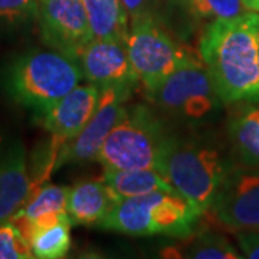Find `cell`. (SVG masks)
<instances>
[{
  "label": "cell",
  "mask_w": 259,
  "mask_h": 259,
  "mask_svg": "<svg viewBox=\"0 0 259 259\" xmlns=\"http://www.w3.org/2000/svg\"><path fill=\"white\" fill-rule=\"evenodd\" d=\"M259 13L214 19L199 40V56L223 104L259 102Z\"/></svg>",
  "instance_id": "6da1fadb"
},
{
  "label": "cell",
  "mask_w": 259,
  "mask_h": 259,
  "mask_svg": "<svg viewBox=\"0 0 259 259\" xmlns=\"http://www.w3.org/2000/svg\"><path fill=\"white\" fill-rule=\"evenodd\" d=\"M232 164L212 144L168 136L156 171L204 213L210 209Z\"/></svg>",
  "instance_id": "7a4b0ae2"
},
{
  "label": "cell",
  "mask_w": 259,
  "mask_h": 259,
  "mask_svg": "<svg viewBox=\"0 0 259 259\" xmlns=\"http://www.w3.org/2000/svg\"><path fill=\"white\" fill-rule=\"evenodd\" d=\"M83 79L78 61L59 51H30L16 58L5 72L6 91L36 114L49 110Z\"/></svg>",
  "instance_id": "3957f363"
},
{
  "label": "cell",
  "mask_w": 259,
  "mask_h": 259,
  "mask_svg": "<svg viewBox=\"0 0 259 259\" xmlns=\"http://www.w3.org/2000/svg\"><path fill=\"white\" fill-rule=\"evenodd\" d=\"M202 214L175 189L157 190L115 202L100 228L133 236L186 238L193 233Z\"/></svg>",
  "instance_id": "277c9868"
},
{
  "label": "cell",
  "mask_w": 259,
  "mask_h": 259,
  "mask_svg": "<svg viewBox=\"0 0 259 259\" xmlns=\"http://www.w3.org/2000/svg\"><path fill=\"white\" fill-rule=\"evenodd\" d=\"M168 134L161 120L146 105L127 108L95 157L104 170H156Z\"/></svg>",
  "instance_id": "5b68a950"
},
{
  "label": "cell",
  "mask_w": 259,
  "mask_h": 259,
  "mask_svg": "<svg viewBox=\"0 0 259 259\" xmlns=\"http://www.w3.org/2000/svg\"><path fill=\"white\" fill-rule=\"evenodd\" d=\"M125 47L131 66L146 93L153 91L179 65L192 56L150 13L131 18Z\"/></svg>",
  "instance_id": "8992f818"
},
{
  "label": "cell",
  "mask_w": 259,
  "mask_h": 259,
  "mask_svg": "<svg viewBox=\"0 0 259 259\" xmlns=\"http://www.w3.org/2000/svg\"><path fill=\"white\" fill-rule=\"evenodd\" d=\"M164 111L183 118H203L223 104L203 61L190 56L147 93Z\"/></svg>",
  "instance_id": "52a82bcc"
},
{
  "label": "cell",
  "mask_w": 259,
  "mask_h": 259,
  "mask_svg": "<svg viewBox=\"0 0 259 259\" xmlns=\"http://www.w3.org/2000/svg\"><path fill=\"white\" fill-rule=\"evenodd\" d=\"M209 212L232 231H259V168L232 164Z\"/></svg>",
  "instance_id": "ba28073f"
},
{
  "label": "cell",
  "mask_w": 259,
  "mask_h": 259,
  "mask_svg": "<svg viewBox=\"0 0 259 259\" xmlns=\"http://www.w3.org/2000/svg\"><path fill=\"white\" fill-rule=\"evenodd\" d=\"M130 94V91L121 88L100 90L97 110L81 133L62 144L56 160V168L66 163L81 164L95 160L107 136L127 111L125 101L128 100Z\"/></svg>",
  "instance_id": "9c48e42d"
},
{
  "label": "cell",
  "mask_w": 259,
  "mask_h": 259,
  "mask_svg": "<svg viewBox=\"0 0 259 259\" xmlns=\"http://www.w3.org/2000/svg\"><path fill=\"white\" fill-rule=\"evenodd\" d=\"M36 18L42 40L74 59L93 39L83 0H37Z\"/></svg>",
  "instance_id": "30bf717a"
},
{
  "label": "cell",
  "mask_w": 259,
  "mask_h": 259,
  "mask_svg": "<svg viewBox=\"0 0 259 259\" xmlns=\"http://www.w3.org/2000/svg\"><path fill=\"white\" fill-rule=\"evenodd\" d=\"M76 61L83 79L97 85L100 90L121 88L131 93L140 82L124 42L91 39L79 51Z\"/></svg>",
  "instance_id": "8fae6325"
},
{
  "label": "cell",
  "mask_w": 259,
  "mask_h": 259,
  "mask_svg": "<svg viewBox=\"0 0 259 259\" xmlns=\"http://www.w3.org/2000/svg\"><path fill=\"white\" fill-rule=\"evenodd\" d=\"M100 100V88L94 83L76 85L72 91L40 114L42 125L52 137L69 141L76 137L93 117Z\"/></svg>",
  "instance_id": "7c38bea8"
},
{
  "label": "cell",
  "mask_w": 259,
  "mask_h": 259,
  "mask_svg": "<svg viewBox=\"0 0 259 259\" xmlns=\"http://www.w3.org/2000/svg\"><path fill=\"white\" fill-rule=\"evenodd\" d=\"M30 196L26 153L20 141L0 148V223L18 213Z\"/></svg>",
  "instance_id": "4fadbf2b"
},
{
  "label": "cell",
  "mask_w": 259,
  "mask_h": 259,
  "mask_svg": "<svg viewBox=\"0 0 259 259\" xmlns=\"http://www.w3.org/2000/svg\"><path fill=\"white\" fill-rule=\"evenodd\" d=\"M115 204V199L102 180H87L69 187L66 212L72 225L100 226Z\"/></svg>",
  "instance_id": "5bb4252c"
},
{
  "label": "cell",
  "mask_w": 259,
  "mask_h": 259,
  "mask_svg": "<svg viewBox=\"0 0 259 259\" xmlns=\"http://www.w3.org/2000/svg\"><path fill=\"white\" fill-rule=\"evenodd\" d=\"M83 6L93 39L125 44L130 16L121 0H83Z\"/></svg>",
  "instance_id": "9a60e30c"
},
{
  "label": "cell",
  "mask_w": 259,
  "mask_h": 259,
  "mask_svg": "<svg viewBox=\"0 0 259 259\" xmlns=\"http://www.w3.org/2000/svg\"><path fill=\"white\" fill-rule=\"evenodd\" d=\"M104 182L114 196L115 202L153 193L157 190H173L171 185L156 170H107Z\"/></svg>",
  "instance_id": "2e32d148"
},
{
  "label": "cell",
  "mask_w": 259,
  "mask_h": 259,
  "mask_svg": "<svg viewBox=\"0 0 259 259\" xmlns=\"http://www.w3.org/2000/svg\"><path fill=\"white\" fill-rule=\"evenodd\" d=\"M229 140L242 164L259 168V107L248 102L229 124Z\"/></svg>",
  "instance_id": "e0dca14e"
},
{
  "label": "cell",
  "mask_w": 259,
  "mask_h": 259,
  "mask_svg": "<svg viewBox=\"0 0 259 259\" xmlns=\"http://www.w3.org/2000/svg\"><path fill=\"white\" fill-rule=\"evenodd\" d=\"M71 219L66 218L56 225L35 229L30 235V249L35 258L59 259L71 249Z\"/></svg>",
  "instance_id": "ac0fdd59"
},
{
  "label": "cell",
  "mask_w": 259,
  "mask_h": 259,
  "mask_svg": "<svg viewBox=\"0 0 259 259\" xmlns=\"http://www.w3.org/2000/svg\"><path fill=\"white\" fill-rule=\"evenodd\" d=\"M69 187L55 185H44L29 196L28 202L19 210L29 222L42 214L54 212H66Z\"/></svg>",
  "instance_id": "d6986e66"
},
{
  "label": "cell",
  "mask_w": 259,
  "mask_h": 259,
  "mask_svg": "<svg viewBox=\"0 0 259 259\" xmlns=\"http://www.w3.org/2000/svg\"><path fill=\"white\" fill-rule=\"evenodd\" d=\"M187 258L196 259H239L243 255L225 236L204 232L194 239L186 252Z\"/></svg>",
  "instance_id": "ffe728a7"
},
{
  "label": "cell",
  "mask_w": 259,
  "mask_h": 259,
  "mask_svg": "<svg viewBox=\"0 0 259 259\" xmlns=\"http://www.w3.org/2000/svg\"><path fill=\"white\" fill-rule=\"evenodd\" d=\"M190 12L200 19H231L248 12L242 0H187Z\"/></svg>",
  "instance_id": "44dd1931"
},
{
  "label": "cell",
  "mask_w": 259,
  "mask_h": 259,
  "mask_svg": "<svg viewBox=\"0 0 259 259\" xmlns=\"http://www.w3.org/2000/svg\"><path fill=\"white\" fill-rule=\"evenodd\" d=\"M35 258L30 243L12 221L0 223V259Z\"/></svg>",
  "instance_id": "7402d4cb"
},
{
  "label": "cell",
  "mask_w": 259,
  "mask_h": 259,
  "mask_svg": "<svg viewBox=\"0 0 259 259\" xmlns=\"http://www.w3.org/2000/svg\"><path fill=\"white\" fill-rule=\"evenodd\" d=\"M37 16V0H0V20L19 25Z\"/></svg>",
  "instance_id": "603a6c76"
},
{
  "label": "cell",
  "mask_w": 259,
  "mask_h": 259,
  "mask_svg": "<svg viewBox=\"0 0 259 259\" xmlns=\"http://www.w3.org/2000/svg\"><path fill=\"white\" fill-rule=\"evenodd\" d=\"M236 239L243 258L259 259V231L238 232Z\"/></svg>",
  "instance_id": "cb8c5ba5"
},
{
  "label": "cell",
  "mask_w": 259,
  "mask_h": 259,
  "mask_svg": "<svg viewBox=\"0 0 259 259\" xmlns=\"http://www.w3.org/2000/svg\"><path fill=\"white\" fill-rule=\"evenodd\" d=\"M153 2L154 0H121L122 6L128 13L130 19L140 16V15H148Z\"/></svg>",
  "instance_id": "d4e9b609"
},
{
  "label": "cell",
  "mask_w": 259,
  "mask_h": 259,
  "mask_svg": "<svg viewBox=\"0 0 259 259\" xmlns=\"http://www.w3.org/2000/svg\"><path fill=\"white\" fill-rule=\"evenodd\" d=\"M242 2L248 12H258L259 13V0H242Z\"/></svg>",
  "instance_id": "484cf974"
},
{
  "label": "cell",
  "mask_w": 259,
  "mask_h": 259,
  "mask_svg": "<svg viewBox=\"0 0 259 259\" xmlns=\"http://www.w3.org/2000/svg\"><path fill=\"white\" fill-rule=\"evenodd\" d=\"M258 61H259V48H258Z\"/></svg>",
  "instance_id": "4316f807"
}]
</instances>
